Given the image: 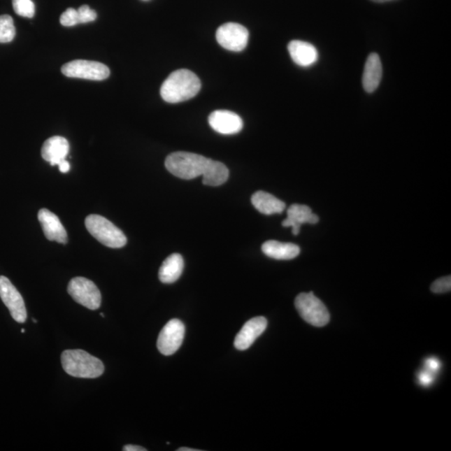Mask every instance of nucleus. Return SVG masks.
Listing matches in <instances>:
<instances>
[{"label":"nucleus","instance_id":"nucleus-1","mask_svg":"<svg viewBox=\"0 0 451 451\" xmlns=\"http://www.w3.org/2000/svg\"><path fill=\"white\" fill-rule=\"evenodd\" d=\"M201 90V81L188 70L176 71L167 77L161 87V96L166 102L180 103L190 100Z\"/></svg>","mask_w":451,"mask_h":451},{"label":"nucleus","instance_id":"nucleus-2","mask_svg":"<svg viewBox=\"0 0 451 451\" xmlns=\"http://www.w3.org/2000/svg\"><path fill=\"white\" fill-rule=\"evenodd\" d=\"M212 159L201 155L178 152L169 155L165 162L166 169L175 177L185 180H192L209 173L213 165Z\"/></svg>","mask_w":451,"mask_h":451},{"label":"nucleus","instance_id":"nucleus-3","mask_svg":"<svg viewBox=\"0 0 451 451\" xmlns=\"http://www.w3.org/2000/svg\"><path fill=\"white\" fill-rule=\"evenodd\" d=\"M64 371L69 375L83 379H96L103 375L105 366L101 359L81 350H69L62 355Z\"/></svg>","mask_w":451,"mask_h":451},{"label":"nucleus","instance_id":"nucleus-4","mask_svg":"<svg viewBox=\"0 0 451 451\" xmlns=\"http://www.w3.org/2000/svg\"><path fill=\"white\" fill-rule=\"evenodd\" d=\"M85 223L89 233L104 246L110 248L126 246V235L108 219L100 215L92 214L85 218Z\"/></svg>","mask_w":451,"mask_h":451},{"label":"nucleus","instance_id":"nucleus-5","mask_svg":"<svg viewBox=\"0 0 451 451\" xmlns=\"http://www.w3.org/2000/svg\"><path fill=\"white\" fill-rule=\"evenodd\" d=\"M294 303L299 315L308 324L315 327H324L329 323L330 315L327 308L313 292L299 294Z\"/></svg>","mask_w":451,"mask_h":451},{"label":"nucleus","instance_id":"nucleus-6","mask_svg":"<svg viewBox=\"0 0 451 451\" xmlns=\"http://www.w3.org/2000/svg\"><path fill=\"white\" fill-rule=\"evenodd\" d=\"M68 293L77 303L96 310L101 304V294L97 286L89 279L77 277L71 279L68 285Z\"/></svg>","mask_w":451,"mask_h":451},{"label":"nucleus","instance_id":"nucleus-7","mask_svg":"<svg viewBox=\"0 0 451 451\" xmlns=\"http://www.w3.org/2000/svg\"><path fill=\"white\" fill-rule=\"evenodd\" d=\"M62 71L64 76L71 78L90 80H104L110 76L109 68L104 64L84 59H77L64 64Z\"/></svg>","mask_w":451,"mask_h":451},{"label":"nucleus","instance_id":"nucleus-8","mask_svg":"<svg viewBox=\"0 0 451 451\" xmlns=\"http://www.w3.org/2000/svg\"><path fill=\"white\" fill-rule=\"evenodd\" d=\"M0 298L10 310L13 319L20 324L27 321V311L24 299L10 279L4 276H0Z\"/></svg>","mask_w":451,"mask_h":451},{"label":"nucleus","instance_id":"nucleus-9","mask_svg":"<svg viewBox=\"0 0 451 451\" xmlns=\"http://www.w3.org/2000/svg\"><path fill=\"white\" fill-rule=\"evenodd\" d=\"M218 44L230 50H243L248 45V30L237 23H227L219 27L216 34Z\"/></svg>","mask_w":451,"mask_h":451},{"label":"nucleus","instance_id":"nucleus-10","mask_svg":"<svg viewBox=\"0 0 451 451\" xmlns=\"http://www.w3.org/2000/svg\"><path fill=\"white\" fill-rule=\"evenodd\" d=\"M185 336V325L179 320H171L161 331L157 338V349L162 355L169 356L179 350Z\"/></svg>","mask_w":451,"mask_h":451},{"label":"nucleus","instance_id":"nucleus-11","mask_svg":"<svg viewBox=\"0 0 451 451\" xmlns=\"http://www.w3.org/2000/svg\"><path fill=\"white\" fill-rule=\"evenodd\" d=\"M210 127L222 135H234L242 131L243 122L238 115L229 110H215L209 115Z\"/></svg>","mask_w":451,"mask_h":451},{"label":"nucleus","instance_id":"nucleus-12","mask_svg":"<svg viewBox=\"0 0 451 451\" xmlns=\"http://www.w3.org/2000/svg\"><path fill=\"white\" fill-rule=\"evenodd\" d=\"M268 320L264 317H253L243 325L235 338L234 346L238 350H246L267 329Z\"/></svg>","mask_w":451,"mask_h":451},{"label":"nucleus","instance_id":"nucleus-13","mask_svg":"<svg viewBox=\"0 0 451 451\" xmlns=\"http://www.w3.org/2000/svg\"><path fill=\"white\" fill-rule=\"evenodd\" d=\"M38 218L47 239L59 243H67L66 230L57 215L48 209L43 208L38 210Z\"/></svg>","mask_w":451,"mask_h":451},{"label":"nucleus","instance_id":"nucleus-14","mask_svg":"<svg viewBox=\"0 0 451 451\" xmlns=\"http://www.w3.org/2000/svg\"><path fill=\"white\" fill-rule=\"evenodd\" d=\"M287 217L282 224L285 227H292V231L294 236H297L300 231L301 225L304 223L316 224L319 222V217L313 213L310 208L308 206L294 204L287 209Z\"/></svg>","mask_w":451,"mask_h":451},{"label":"nucleus","instance_id":"nucleus-15","mask_svg":"<svg viewBox=\"0 0 451 451\" xmlns=\"http://www.w3.org/2000/svg\"><path fill=\"white\" fill-rule=\"evenodd\" d=\"M69 152L70 144L68 141L62 136H53L46 140L43 145L41 156L51 166H58L60 162L66 160Z\"/></svg>","mask_w":451,"mask_h":451},{"label":"nucleus","instance_id":"nucleus-16","mask_svg":"<svg viewBox=\"0 0 451 451\" xmlns=\"http://www.w3.org/2000/svg\"><path fill=\"white\" fill-rule=\"evenodd\" d=\"M287 50L292 59L301 67H309L315 64L319 59V53L315 46L308 42L301 41H291Z\"/></svg>","mask_w":451,"mask_h":451},{"label":"nucleus","instance_id":"nucleus-17","mask_svg":"<svg viewBox=\"0 0 451 451\" xmlns=\"http://www.w3.org/2000/svg\"><path fill=\"white\" fill-rule=\"evenodd\" d=\"M382 74H383V68H382L379 55L375 53L369 55L365 63L362 80L365 92L368 93L375 92L380 84Z\"/></svg>","mask_w":451,"mask_h":451},{"label":"nucleus","instance_id":"nucleus-18","mask_svg":"<svg viewBox=\"0 0 451 451\" xmlns=\"http://www.w3.org/2000/svg\"><path fill=\"white\" fill-rule=\"evenodd\" d=\"M262 251L266 256L276 260H291L299 255L298 245L290 243H281L270 240L262 246Z\"/></svg>","mask_w":451,"mask_h":451},{"label":"nucleus","instance_id":"nucleus-19","mask_svg":"<svg viewBox=\"0 0 451 451\" xmlns=\"http://www.w3.org/2000/svg\"><path fill=\"white\" fill-rule=\"evenodd\" d=\"M252 203L259 213L265 215L282 213L286 204L269 192L259 191L252 196Z\"/></svg>","mask_w":451,"mask_h":451},{"label":"nucleus","instance_id":"nucleus-20","mask_svg":"<svg viewBox=\"0 0 451 451\" xmlns=\"http://www.w3.org/2000/svg\"><path fill=\"white\" fill-rule=\"evenodd\" d=\"M184 269V260L179 253H173L163 262L159 270V279L163 283L170 285L178 281Z\"/></svg>","mask_w":451,"mask_h":451},{"label":"nucleus","instance_id":"nucleus-21","mask_svg":"<svg viewBox=\"0 0 451 451\" xmlns=\"http://www.w3.org/2000/svg\"><path fill=\"white\" fill-rule=\"evenodd\" d=\"M229 178V171L227 167L220 162L214 161L212 169L203 178V183L206 186L218 187L224 184Z\"/></svg>","mask_w":451,"mask_h":451},{"label":"nucleus","instance_id":"nucleus-22","mask_svg":"<svg viewBox=\"0 0 451 451\" xmlns=\"http://www.w3.org/2000/svg\"><path fill=\"white\" fill-rule=\"evenodd\" d=\"M16 29L14 20L8 15L0 16V43H8L14 40Z\"/></svg>","mask_w":451,"mask_h":451},{"label":"nucleus","instance_id":"nucleus-23","mask_svg":"<svg viewBox=\"0 0 451 451\" xmlns=\"http://www.w3.org/2000/svg\"><path fill=\"white\" fill-rule=\"evenodd\" d=\"M13 8L17 15L25 18H32L36 13L32 0H13Z\"/></svg>","mask_w":451,"mask_h":451},{"label":"nucleus","instance_id":"nucleus-24","mask_svg":"<svg viewBox=\"0 0 451 451\" xmlns=\"http://www.w3.org/2000/svg\"><path fill=\"white\" fill-rule=\"evenodd\" d=\"M59 21L60 24H62L63 27H75V25L80 24L78 12H77L75 8H68V10L64 11L62 16H60Z\"/></svg>","mask_w":451,"mask_h":451},{"label":"nucleus","instance_id":"nucleus-25","mask_svg":"<svg viewBox=\"0 0 451 451\" xmlns=\"http://www.w3.org/2000/svg\"><path fill=\"white\" fill-rule=\"evenodd\" d=\"M451 289V277L446 276L437 279L432 283L431 290L435 294L448 293Z\"/></svg>","mask_w":451,"mask_h":451},{"label":"nucleus","instance_id":"nucleus-26","mask_svg":"<svg viewBox=\"0 0 451 451\" xmlns=\"http://www.w3.org/2000/svg\"><path fill=\"white\" fill-rule=\"evenodd\" d=\"M80 24L93 22L97 18L96 12L92 10L88 6H81L77 10Z\"/></svg>","mask_w":451,"mask_h":451},{"label":"nucleus","instance_id":"nucleus-27","mask_svg":"<svg viewBox=\"0 0 451 451\" xmlns=\"http://www.w3.org/2000/svg\"><path fill=\"white\" fill-rule=\"evenodd\" d=\"M58 166L59 171H62V173H67L68 171L71 170L70 163L66 160H64L60 162Z\"/></svg>","mask_w":451,"mask_h":451},{"label":"nucleus","instance_id":"nucleus-28","mask_svg":"<svg viewBox=\"0 0 451 451\" xmlns=\"http://www.w3.org/2000/svg\"><path fill=\"white\" fill-rule=\"evenodd\" d=\"M124 451H147L148 450L139 445H124L123 448Z\"/></svg>","mask_w":451,"mask_h":451},{"label":"nucleus","instance_id":"nucleus-29","mask_svg":"<svg viewBox=\"0 0 451 451\" xmlns=\"http://www.w3.org/2000/svg\"><path fill=\"white\" fill-rule=\"evenodd\" d=\"M420 378L421 383L425 385L431 383L432 380L431 377L429 376L428 373H422V375H421Z\"/></svg>","mask_w":451,"mask_h":451},{"label":"nucleus","instance_id":"nucleus-30","mask_svg":"<svg viewBox=\"0 0 451 451\" xmlns=\"http://www.w3.org/2000/svg\"><path fill=\"white\" fill-rule=\"evenodd\" d=\"M427 364H429V368L432 369H436L440 366L439 362H438V361L436 359H429L427 362Z\"/></svg>","mask_w":451,"mask_h":451},{"label":"nucleus","instance_id":"nucleus-31","mask_svg":"<svg viewBox=\"0 0 451 451\" xmlns=\"http://www.w3.org/2000/svg\"><path fill=\"white\" fill-rule=\"evenodd\" d=\"M178 451H199V450H195V449L187 448H179Z\"/></svg>","mask_w":451,"mask_h":451},{"label":"nucleus","instance_id":"nucleus-32","mask_svg":"<svg viewBox=\"0 0 451 451\" xmlns=\"http://www.w3.org/2000/svg\"><path fill=\"white\" fill-rule=\"evenodd\" d=\"M371 1L376 2V3H385V2L393 1V0H371Z\"/></svg>","mask_w":451,"mask_h":451},{"label":"nucleus","instance_id":"nucleus-33","mask_svg":"<svg viewBox=\"0 0 451 451\" xmlns=\"http://www.w3.org/2000/svg\"><path fill=\"white\" fill-rule=\"evenodd\" d=\"M33 322H34V324L37 323V321L36 320H34V319H33Z\"/></svg>","mask_w":451,"mask_h":451},{"label":"nucleus","instance_id":"nucleus-34","mask_svg":"<svg viewBox=\"0 0 451 451\" xmlns=\"http://www.w3.org/2000/svg\"><path fill=\"white\" fill-rule=\"evenodd\" d=\"M101 317H105L104 313H101Z\"/></svg>","mask_w":451,"mask_h":451},{"label":"nucleus","instance_id":"nucleus-35","mask_svg":"<svg viewBox=\"0 0 451 451\" xmlns=\"http://www.w3.org/2000/svg\"><path fill=\"white\" fill-rule=\"evenodd\" d=\"M21 332L24 333L25 330L24 329H21Z\"/></svg>","mask_w":451,"mask_h":451}]
</instances>
